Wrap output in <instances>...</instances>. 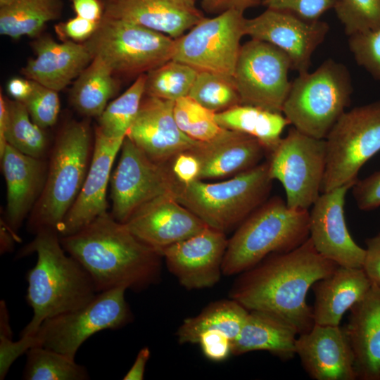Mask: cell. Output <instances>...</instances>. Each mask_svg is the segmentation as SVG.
<instances>
[{"instance_id":"obj_52","label":"cell","mask_w":380,"mask_h":380,"mask_svg":"<svg viewBox=\"0 0 380 380\" xmlns=\"http://www.w3.org/2000/svg\"><path fill=\"white\" fill-rule=\"evenodd\" d=\"M151 351L148 347L142 348L138 353L134 362L124 376V380H142L146 363L150 358Z\"/></svg>"},{"instance_id":"obj_54","label":"cell","mask_w":380,"mask_h":380,"mask_svg":"<svg viewBox=\"0 0 380 380\" xmlns=\"http://www.w3.org/2000/svg\"><path fill=\"white\" fill-rule=\"evenodd\" d=\"M8 1H9V0H0V5L7 2Z\"/></svg>"},{"instance_id":"obj_2","label":"cell","mask_w":380,"mask_h":380,"mask_svg":"<svg viewBox=\"0 0 380 380\" xmlns=\"http://www.w3.org/2000/svg\"><path fill=\"white\" fill-rule=\"evenodd\" d=\"M60 241L87 271L98 293L120 287L139 291L160 280L162 254L108 212Z\"/></svg>"},{"instance_id":"obj_13","label":"cell","mask_w":380,"mask_h":380,"mask_svg":"<svg viewBox=\"0 0 380 380\" xmlns=\"http://www.w3.org/2000/svg\"><path fill=\"white\" fill-rule=\"evenodd\" d=\"M289 57L275 46L251 39L241 45L233 81L241 104L282 113L291 82Z\"/></svg>"},{"instance_id":"obj_38","label":"cell","mask_w":380,"mask_h":380,"mask_svg":"<svg viewBox=\"0 0 380 380\" xmlns=\"http://www.w3.org/2000/svg\"><path fill=\"white\" fill-rule=\"evenodd\" d=\"M215 115L189 96L175 101V121L182 132L194 141H209L224 129L217 124Z\"/></svg>"},{"instance_id":"obj_28","label":"cell","mask_w":380,"mask_h":380,"mask_svg":"<svg viewBox=\"0 0 380 380\" xmlns=\"http://www.w3.org/2000/svg\"><path fill=\"white\" fill-rule=\"evenodd\" d=\"M297 335V329L284 319L267 312L251 310L240 334L232 342V354L264 350L289 360L296 355Z\"/></svg>"},{"instance_id":"obj_14","label":"cell","mask_w":380,"mask_h":380,"mask_svg":"<svg viewBox=\"0 0 380 380\" xmlns=\"http://www.w3.org/2000/svg\"><path fill=\"white\" fill-rule=\"evenodd\" d=\"M120 157L110 177L111 215L125 223L140 208L154 198L174 194L177 186L169 165L151 160L125 137Z\"/></svg>"},{"instance_id":"obj_30","label":"cell","mask_w":380,"mask_h":380,"mask_svg":"<svg viewBox=\"0 0 380 380\" xmlns=\"http://www.w3.org/2000/svg\"><path fill=\"white\" fill-rule=\"evenodd\" d=\"M8 144L21 153L41 158L47 141L43 129L35 124L25 106L0 94V156Z\"/></svg>"},{"instance_id":"obj_31","label":"cell","mask_w":380,"mask_h":380,"mask_svg":"<svg viewBox=\"0 0 380 380\" xmlns=\"http://www.w3.org/2000/svg\"><path fill=\"white\" fill-rule=\"evenodd\" d=\"M215 118L223 129L241 132L258 139L267 153L277 146L284 129L290 125L282 113L243 104L215 113Z\"/></svg>"},{"instance_id":"obj_10","label":"cell","mask_w":380,"mask_h":380,"mask_svg":"<svg viewBox=\"0 0 380 380\" xmlns=\"http://www.w3.org/2000/svg\"><path fill=\"white\" fill-rule=\"evenodd\" d=\"M325 141L322 193L354 184L362 167L380 151V101L345 111Z\"/></svg>"},{"instance_id":"obj_17","label":"cell","mask_w":380,"mask_h":380,"mask_svg":"<svg viewBox=\"0 0 380 380\" xmlns=\"http://www.w3.org/2000/svg\"><path fill=\"white\" fill-rule=\"evenodd\" d=\"M226 234L207 227L161 251L169 271L188 290L210 288L220 279Z\"/></svg>"},{"instance_id":"obj_3","label":"cell","mask_w":380,"mask_h":380,"mask_svg":"<svg viewBox=\"0 0 380 380\" xmlns=\"http://www.w3.org/2000/svg\"><path fill=\"white\" fill-rule=\"evenodd\" d=\"M36 253L35 265L26 274V300L33 317L20 337L33 335L46 319L80 308L99 293L84 267L67 255L55 229H42L20 253Z\"/></svg>"},{"instance_id":"obj_43","label":"cell","mask_w":380,"mask_h":380,"mask_svg":"<svg viewBox=\"0 0 380 380\" xmlns=\"http://www.w3.org/2000/svg\"><path fill=\"white\" fill-rule=\"evenodd\" d=\"M337 0H262L267 8L289 12L308 21L319 20L326 11L334 8Z\"/></svg>"},{"instance_id":"obj_44","label":"cell","mask_w":380,"mask_h":380,"mask_svg":"<svg viewBox=\"0 0 380 380\" xmlns=\"http://www.w3.org/2000/svg\"><path fill=\"white\" fill-rule=\"evenodd\" d=\"M169 167L175 179L181 185L186 186L200 180L201 163L191 149L175 156Z\"/></svg>"},{"instance_id":"obj_37","label":"cell","mask_w":380,"mask_h":380,"mask_svg":"<svg viewBox=\"0 0 380 380\" xmlns=\"http://www.w3.org/2000/svg\"><path fill=\"white\" fill-rule=\"evenodd\" d=\"M189 96L215 113L241 104L233 79L208 71L198 72Z\"/></svg>"},{"instance_id":"obj_6","label":"cell","mask_w":380,"mask_h":380,"mask_svg":"<svg viewBox=\"0 0 380 380\" xmlns=\"http://www.w3.org/2000/svg\"><path fill=\"white\" fill-rule=\"evenodd\" d=\"M272 182L266 161L217 182L178 183L175 198L208 227L226 234L268 199Z\"/></svg>"},{"instance_id":"obj_4","label":"cell","mask_w":380,"mask_h":380,"mask_svg":"<svg viewBox=\"0 0 380 380\" xmlns=\"http://www.w3.org/2000/svg\"><path fill=\"white\" fill-rule=\"evenodd\" d=\"M308 238V210L290 208L278 196L267 199L228 239L222 274H241L271 254L296 248Z\"/></svg>"},{"instance_id":"obj_1","label":"cell","mask_w":380,"mask_h":380,"mask_svg":"<svg viewBox=\"0 0 380 380\" xmlns=\"http://www.w3.org/2000/svg\"><path fill=\"white\" fill-rule=\"evenodd\" d=\"M338 266L320 255L308 238L296 248L271 254L241 272L229 296L249 311H265L284 319L299 335L315 324L312 308L306 302L309 289Z\"/></svg>"},{"instance_id":"obj_39","label":"cell","mask_w":380,"mask_h":380,"mask_svg":"<svg viewBox=\"0 0 380 380\" xmlns=\"http://www.w3.org/2000/svg\"><path fill=\"white\" fill-rule=\"evenodd\" d=\"M334 9L348 37L380 27V0H337Z\"/></svg>"},{"instance_id":"obj_33","label":"cell","mask_w":380,"mask_h":380,"mask_svg":"<svg viewBox=\"0 0 380 380\" xmlns=\"http://www.w3.org/2000/svg\"><path fill=\"white\" fill-rule=\"evenodd\" d=\"M118 89L115 75L100 59L94 58L75 80L70 101L81 115L99 118Z\"/></svg>"},{"instance_id":"obj_24","label":"cell","mask_w":380,"mask_h":380,"mask_svg":"<svg viewBox=\"0 0 380 380\" xmlns=\"http://www.w3.org/2000/svg\"><path fill=\"white\" fill-rule=\"evenodd\" d=\"M35 57L21 72L26 78L60 91L82 72L93 60L84 43L57 42L50 36H39L32 44Z\"/></svg>"},{"instance_id":"obj_48","label":"cell","mask_w":380,"mask_h":380,"mask_svg":"<svg viewBox=\"0 0 380 380\" xmlns=\"http://www.w3.org/2000/svg\"><path fill=\"white\" fill-rule=\"evenodd\" d=\"M362 269L372 284L380 289V232L367 239Z\"/></svg>"},{"instance_id":"obj_36","label":"cell","mask_w":380,"mask_h":380,"mask_svg":"<svg viewBox=\"0 0 380 380\" xmlns=\"http://www.w3.org/2000/svg\"><path fill=\"white\" fill-rule=\"evenodd\" d=\"M198 72L170 60L146 73L145 95L172 101L187 96Z\"/></svg>"},{"instance_id":"obj_26","label":"cell","mask_w":380,"mask_h":380,"mask_svg":"<svg viewBox=\"0 0 380 380\" xmlns=\"http://www.w3.org/2000/svg\"><path fill=\"white\" fill-rule=\"evenodd\" d=\"M350 310L344 329L353 350L357 379L380 380V289L372 284Z\"/></svg>"},{"instance_id":"obj_22","label":"cell","mask_w":380,"mask_h":380,"mask_svg":"<svg viewBox=\"0 0 380 380\" xmlns=\"http://www.w3.org/2000/svg\"><path fill=\"white\" fill-rule=\"evenodd\" d=\"M103 15L177 39L205 16L196 0H101Z\"/></svg>"},{"instance_id":"obj_18","label":"cell","mask_w":380,"mask_h":380,"mask_svg":"<svg viewBox=\"0 0 380 380\" xmlns=\"http://www.w3.org/2000/svg\"><path fill=\"white\" fill-rule=\"evenodd\" d=\"M175 101L145 95L126 137L151 160L169 165L178 153L192 149L198 141L179 128Z\"/></svg>"},{"instance_id":"obj_8","label":"cell","mask_w":380,"mask_h":380,"mask_svg":"<svg viewBox=\"0 0 380 380\" xmlns=\"http://www.w3.org/2000/svg\"><path fill=\"white\" fill-rule=\"evenodd\" d=\"M84 44L115 75H140L172 60L175 39L129 22L103 15Z\"/></svg>"},{"instance_id":"obj_53","label":"cell","mask_w":380,"mask_h":380,"mask_svg":"<svg viewBox=\"0 0 380 380\" xmlns=\"http://www.w3.org/2000/svg\"><path fill=\"white\" fill-rule=\"evenodd\" d=\"M16 238L3 220V224H1V253L9 251L12 248L13 239Z\"/></svg>"},{"instance_id":"obj_7","label":"cell","mask_w":380,"mask_h":380,"mask_svg":"<svg viewBox=\"0 0 380 380\" xmlns=\"http://www.w3.org/2000/svg\"><path fill=\"white\" fill-rule=\"evenodd\" d=\"M353 91L348 69L329 58L291 82L282 113L298 131L325 139L349 106Z\"/></svg>"},{"instance_id":"obj_15","label":"cell","mask_w":380,"mask_h":380,"mask_svg":"<svg viewBox=\"0 0 380 380\" xmlns=\"http://www.w3.org/2000/svg\"><path fill=\"white\" fill-rule=\"evenodd\" d=\"M246 35L268 42L289 57L291 69L298 74L308 72L311 58L329 32L324 22L308 21L287 11L266 8L260 15L246 18Z\"/></svg>"},{"instance_id":"obj_12","label":"cell","mask_w":380,"mask_h":380,"mask_svg":"<svg viewBox=\"0 0 380 380\" xmlns=\"http://www.w3.org/2000/svg\"><path fill=\"white\" fill-rule=\"evenodd\" d=\"M244 12L232 9L204 18L188 32L175 39L172 60L198 71L215 72L233 79L246 35Z\"/></svg>"},{"instance_id":"obj_40","label":"cell","mask_w":380,"mask_h":380,"mask_svg":"<svg viewBox=\"0 0 380 380\" xmlns=\"http://www.w3.org/2000/svg\"><path fill=\"white\" fill-rule=\"evenodd\" d=\"M57 91L33 81V89L23 102L32 121L42 129L53 126L60 112Z\"/></svg>"},{"instance_id":"obj_41","label":"cell","mask_w":380,"mask_h":380,"mask_svg":"<svg viewBox=\"0 0 380 380\" xmlns=\"http://www.w3.org/2000/svg\"><path fill=\"white\" fill-rule=\"evenodd\" d=\"M348 46L357 65L380 80V27L349 36Z\"/></svg>"},{"instance_id":"obj_16","label":"cell","mask_w":380,"mask_h":380,"mask_svg":"<svg viewBox=\"0 0 380 380\" xmlns=\"http://www.w3.org/2000/svg\"><path fill=\"white\" fill-rule=\"evenodd\" d=\"M347 184L319 195L309 212V239L317 251L339 266L362 268L365 248L353 239L346 226Z\"/></svg>"},{"instance_id":"obj_29","label":"cell","mask_w":380,"mask_h":380,"mask_svg":"<svg viewBox=\"0 0 380 380\" xmlns=\"http://www.w3.org/2000/svg\"><path fill=\"white\" fill-rule=\"evenodd\" d=\"M248 312L230 298L213 302L196 316L183 321L176 332L177 341L180 344H197L202 333L215 331L224 334L233 342L240 334Z\"/></svg>"},{"instance_id":"obj_21","label":"cell","mask_w":380,"mask_h":380,"mask_svg":"<svg viewBox=\"0 0 380 380\" xmlns=\"http://www.w3.org/2000/svg\"><path fill=\"white\" fill-rule=\"evenodd\" d=\"M296 355L315 380H355L353 350L344 327L315 324L298 335Z\"/></svg>"},{"instance_id":"obj_35","label":"cell","mask_w":380,"mask_h":380,"mask_svg":"<svg viewBox=\"0 0 380 380\" xmlns=\"http://www.w3.org/2000/svg\"><path fill=\"white\" fill-rule=\"evenodd\" d=\"M146 74L139 75L120 96L107 105L98 118L101 132L110 138L126 137L145 96Z\"/></svg>"},{"instance_id":"obj_9","label":"cell","mask_w":380,"mask_h":380,"mask_svg":"<svg viewBox=\"0 0 380 380\" xmlns=\"http://www.w3.org/2000/svg\"><path fill=\"white\" fill-rule=\"evenodd\" d=\"M126 290L120 287L100 292L86 305L45 319L33 335L22 337L28 350L41 346L75 359L80 347L91 336L132 321Z\"/></svg>"},{"instance_id":"obj_23","label":"cell","mask_w":380,"mask_h":380,"mask_svg":"<svg viewBox=\"0 0 380 380\" xmlns=\"http://www.w3.org/2000/svg\"><path fill=\"white\" fill-rule=\"evenodd\" d=\"M1 157L6 184L5 222L15 236L43 191L47 168L41 158L21 153L7 144Z\"/></svg>"},{"instance_id":"obj_46","label":"cell","mask_w":380,"mask_h":380,"mask_svg":"<svg viewBox=\"0 0 380 380\" xmlns=\"http://www.w3.org/2000/svg\"><path fill=\"white\" fill-rule=\"evenodd\" d=\"M99 22L89 20L78 15L61 22L54 27L55 32L62 41L84 43L96 31Z\"/></svg>"},{"instance_id":"obj_47","label":"cell","mask_w":380,"mask_h":380,"mask_svg":"<svg viewBox=\"0 0 380 380\" xmlns=\"http://www.w3.org/2000/svg\"><path fill=\"white\" fill-rule=\"evenodd\" d=\"M197 344L200 345L204 355L212 361H223L232 355V341L220 332L202 333L198 337Z\"/></svg>"},{"instance_id":"obj_42","label":"cell","mask_w":380,"mask_h":380,"mask_svg":"<svg viewBox=\"0 0 380 380\" xmlns=\"http://www.w3.org/2000/svg\"><path fill=\"white\" fill-rule=\"evenodd\" d=\"M23 338L13 341L8 310L4 300L0 303V379H4L14 361L26 353Z\"/></svg>"},{"instance_id":"obj_50","label":"cell","mask_w":380,"mask_h":380,"mask_svg":"<svg viewBox=\"0 0 380 380\" xmlns=\"http://www.w3.org/2000/svg\"><path fill=\"white\" fill-rule=\"evenodd\" d=\"M70 1L76 15L96 22H99L103 15L101 0Z\"/></svg>"},{"instance_id":"obj_5","label":"cell","mask_w":380,"mask_h":380,"mask_svg":"<svg viewBox=\"0 0 380 380\" xmlns=\"http://www.w3.org/2000/svg\"><path fill=\"white\" fill-rule=\"evenodd\" d=\"M90 134L89 124L84 121H71L58 133L43 191L30 215L32 232L58 231L87 173L92 155Z\"/></svg>"},{"instance_id":"obj_25","label":"cell","mask_w":380,"mask_h":380,"mask_svg":"<svg viewBox=\"0 0 380 380\" xmlns=\"http://www.w3.org/2000/svg\"><path fill=\"white\" fill-rule=\"evenodd\" d=\"M201 163L200 180L232 177L260 164L267 153L255 138L224 129L207 142H198L191 149Z\"/></svg>"},{"instance_id":"obj_27","label":"cell","mask_w":380,"mask_h":380,"mask_svg":"<svg viewBox=\"0 0 380 380\" xmlns=\"http://www.w3.org/2000/svg\"><path fill=\"white\" fill-rule=\"evenodd\" d=\"M371 286L362 268L338 266L312 286L315 324L338 326L346 312L365 297Z\"/></svg>"},{"instance_id":"obj_34","label":"cell","mask_w":380,"mask_h":380,"mask_svg":"<svg viewBox=\"0 0 380 380\" xmlns=\"http://www.w3.org/2000/svg\"><path fill=\"white\" fill-rule=\"evenodd\" d=\"M23 371L25 380H87L89 379L85 367L75 359L41 346L26 352Z\"/></svg>"},{"instance_id":"obj_11","label":"cell","mask_w":380,"mask_h":380,"mask_svg":"<svg viewBox=\"0 0 380 380\" xmlns=\"http://www.w3.org/2000/svg\"><path fill=\"white\" fill-rule=\"evenodd\" d=\"M268 154L270 176L282 184L287 205L308 210L322 189L327 161L325 139L308 136L293 127Z\"/></svg>"},{"instance_id":"obj_19","label":"cell","mask_w":380,"mask_h":380,"mask_svg":"<svg viewBox=\"0 0 380 380\" xmlns=\"http://www.w3.org/2000/svg\"><path fill=\"white\" fill-rule=\"evenodd\" d=\"M124 224L137 238L160 253L164 248L208 227L179 203L174 194L163 195L149 201Z\"/></svg>"},{"instance_id":"obj_49","label":"cell","mask_w":380,"mask_h":380,"mask_svg":"<svg viewBox=\"0 0 380 380\" xmlns=\"http://www.w3.org/2000/svg\"><path fill=\"white\" fill-rule=\"evenodd\" d=\"M203 9L208 13L218 15L235 9L245 12L258 5L261 0H200Z\"/></svg>"},{"instance_id":"obj_45","label":"cell","mask_w":380,"mask_h":380,"mask_svg":"<svg viewBox=\"0 0 380 380\" xmlns=\"http://www.w3.org/2000/svg\"><path fill=\"white\" fill-rule=\"evenodd\" d=\"M352 189L359 209L367 211L380 207V170L357 179Z\"/></svg>"},{"instance_id":"obj_32","label":"cell","mask_w":380,"mask_h":380,"mask_svg":"<svg viewBox=\"0 0 380 380\" xmlns=\"http://www.w3.org/2000/svg\"><path fill=\"white\" fill-rule=\"evenodd\" d=\"M62 0H9L0 5V33L18 39L37 38L46 23L59 18Z\"/></svg>"},{"instance_id":"obj_20","label":"cell","mask_w":380,"mask_h":380,"mask_svg":"<svg viewBox=\"0 0 380 380\" xmlns=\"http://www.w3.org/2000/svg\"><path fill=\"white\" fill-rule=\"evenodd\" d=\"M124 138H110L96 127L89 167L73 205L58 228L60 236L72 234L107 212L110 172Z\"/></svg>"},{"instance_id":"obj_51","label":"cell","mask_w":380,"mask_h":380,"mask_svg":"<svg viewBox=\"0 0 380 380\" xmlns=\"http://www.w3.org/2000/svg\"><path fill=\"white\" fill-rule=\"evenodd\" d=\"M7 91L14 100L24 102L33 89V81L21 77H13L7 83Z\"/></svg>"}]
</instances>
